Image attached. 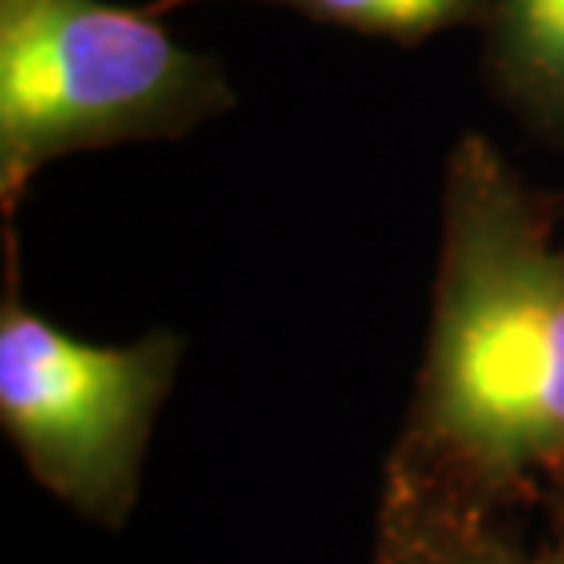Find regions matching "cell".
I'll return each mask as SVG.
<instances>
[{
    "label": "cell",
    "mask_w": 564,
    "mask_h": 564,
    "mask_svg": "<svg viewBox=\"0 0 564 564\" xmlns=\"http://www.w3.org/2000/svg\"><path fill=\"white\" fill-rule=\"evenodd\" d=\"M491 74L510 104L543 129H564V0H488Z\"/></svg>",
    "instance_id": "cell-5"
},
{
    "label": "cell",
    "mask_w": 564,
    "mask_h": 564,
    "mask_svg": "<svg viewBox=\"0 0 564 564\" xmlns=\"http://www.w3.org/2000/svg\"><path fill=\"white\" fill-rule=\"evenodd\" d=\"M400 451L484 502L564 477V246L477 132L447 162L433 319Z\"/></svg>",
    "instance_id": "cell-1"
},
{
    "label": "cell",
    "mask_w": 564,
    "mask_h": 564,
    "mask_svg": "<svg viewBox=\"0 0 564 564\" xmlns=\"http://www.w3.org/2000/svg\"><path fill=\"white\" fill-rule=\"evenodd\" d=\"M491 510L495 502L458 491L397 451L370 564H564V521L543 535H513Z\"/></svg>",
    "instance_id": "cell-4"
},
{
    "label": "cell",
    "mask_w": 564,
    "mask_h": 564,
    "mask_svg": "<svg viewBox=\"0 0 564 564\" xmlns=\"http://www.w3.org/2000/svg\"><path fill=\"white\" fill-rule=\"evenodd\" d=\"M187 4V0H154L143 11L162 15V11ZM257 4L293 8L308 19L334 22V26L356 33H378L392 41H425L440 30L480 22L488 0H257Z\"/></svg>",
    "instance_id": "cell-6"
},
{
    "label": "cell",
    "mask_w": 564,
    "mask_h": 564,
    "mask_svg": "<svg viewBox=\"0 0 564 564\" xmlns=\"http://www.w3.org/2000/svg\"><path fill=\"white\" fill-rule=\"evenodd\" d=\"M180 356L184 341L169 330L132 345L70 337L8 286L0 425L44 491L88 521L121 528L137 506L143 455Z\"/></svg>",
    "instance_id": "cell-3"
},
{
    "label": "cell",
    "mask_w": 564,
    "mask_h": 564,
    "mask_svg": "<svg viewBox=\"0 0 564 564\" xmlns=\"http://www.w3.org/2000/svg\"><path fill=\"white\" fill-rule=\"evenodd\" d=\"M235 104L220 63L158 15L104 0H0V206L44 165L96 147L184 137Z\"/></svg>",
    "instance_id": "cell-2"
}]
</instances>
